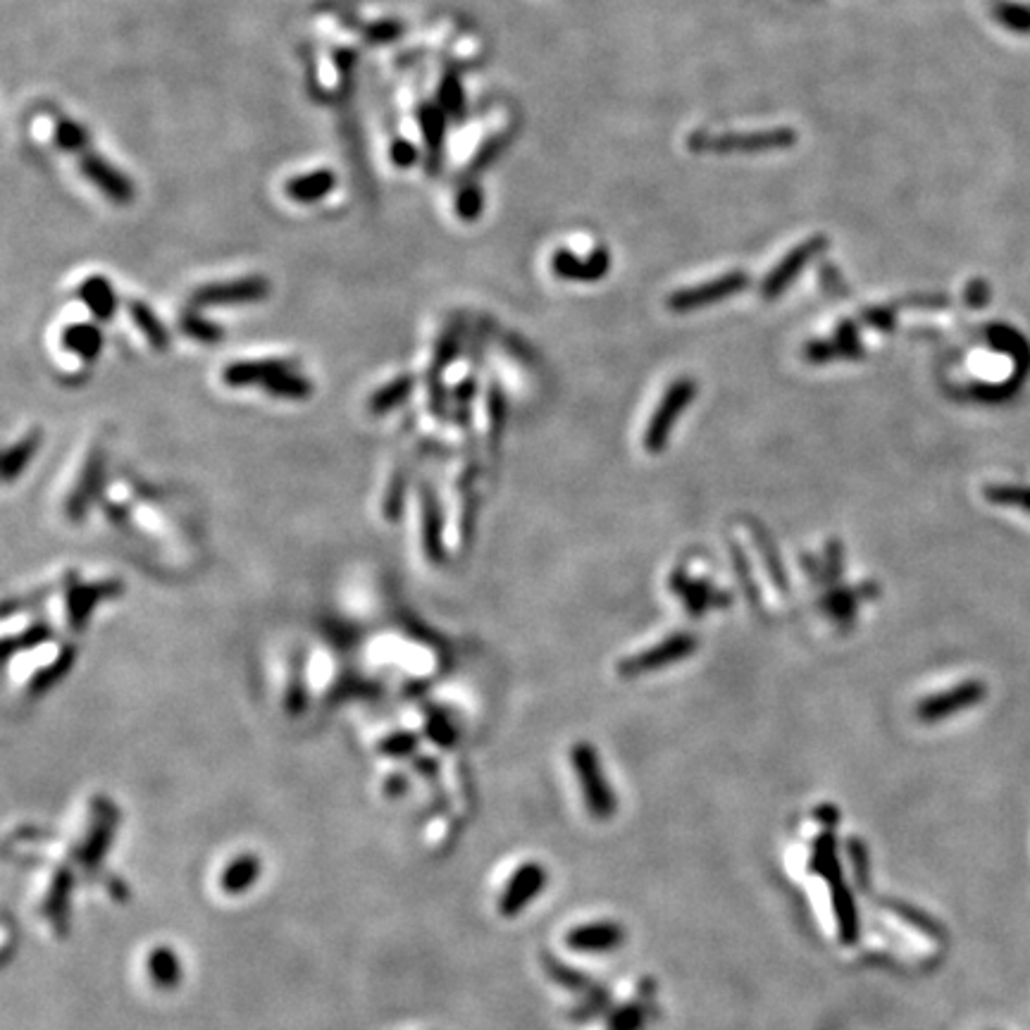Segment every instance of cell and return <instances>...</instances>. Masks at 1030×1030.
<instances>
[{
	"label": "cell",
	"mask_w": 1030,
	"mask_h": 1030,
	"mask_svg": "<svg viewBox=\"0 0 1030 1030\" xmlns=\"http://www.w3.org/2000/svg\"><path fill=\"white\" fill-rule=\"evenodd\" d=\"M735 566H737V573H740L742 585H747V594H749V599H752L754 604H756V599H759V594H756V587H754L752 577H749V566H747V561H744V558H742V551H740V549H735Z\"/></svg>",
	"instance_id": "42"
},
{
	"label": "cell",
	"mask_w": 1030,
	"mask_h": 1030,
	"mask_svg": "<svg viewBox=\"0 0 1030 1030\" xmlns=\"http://www.w3.org/2000/svg\"><path fill=\"white\" fill-rule=\"evenodd\" d=\"M58 136H60V144H62V146H70V148H74V146L79 148V146L84 144V139H86L82 129H79L77 124H70V122L62 124V127H60V134H58Z\"/></svg>",
	"instance_id": "41"
},
{
	"label": "cell",
	"mask_w": 1030,
	"mask_h": 1030,
	"mask_svg": "<svg viewBox=\"0 0 1030 1030\" xmlns=\"http://www.w3.org/2000/svg\"><path fill=\"white\" fill-rule=\"evenodd\" d=\"M697 396V380L694 377H678L666 394L661 396V403L656 406L654 415H651L647 430H644L642 444L649 454H659V451L666 449L670 432H673L675 423H678L680 413L685 408H690V403Z\"/></svg>",
	"instance_id": "2"
},
{
	"label": "cell",
	"mask_w": 1030,
	"mask_h": 1030,
	"mask_svg": "<svg viewBox=\"0 0 1030 1030\" xmlns=\"http://www.w3.org/2000/svg\"><path fill=\"white\" fill-rule=\"evenodd\" d=\"M985 694H988L985 682L966 680V682H961V685L952 687V690L940 692V694H930V697L923 699L921 704H918L916 716L921 718L923 723L942 721V718H949V716H954V713H961V711L971 709V706L980 704V701L985 699Z\"/></svg>",
	"instance_id": "4"
},
{
	"label": "cell",
	"mask_w": 1030,
	"mask_h": 1030,
	"mask_svg": "<svg viewBox=\"0 0 1030 1030\" xmlns=\"http://www.w3.org/2000/svg\"><path fill=\"white\" fill-rule=\"evenodd\" d=\"M284 361H237L229 363L225 370H222V382L227 387L239 389V387H260L272 372L282 368Z\"/></svg>",
	"instance_id": "14"
},
{
	"label": "cell",
	"mask_w": 1030,
	"mask_h": 1030,
	"mask_svg": "<svg viewBox=\"0 0 1030 1030\" xmlns=\"http://www.w3.org/2000/svg\"><path fill=\"white\" fill-rule=\"evenodd\" d=\"M103 463H105V458H103L101 449H93L89 458H86L82 473H79V477H77V485H74L70 499H67V504H65V513L72 523H79V520L84 518L86 508H89L91 499L96 496L98 487H101Z\"/></svg>",
	"instance_id": "8"
},
{
	"label": "cell",
	"mask_w": 1030,
	"mask_h": 1030,
	"mask_svg": "<svg viewBox=\"0 0 1030 1030\" xmlns=\"http://www.w3.org/2000/svg\"><path fill=\"white\" fill-rule=\"evenodd\" d=\"M406 489H408V470H396L392 482H389L387 492H384V501H382V513L384 518L387 520H399L401 518V511H403V499H406Z\"/></svg>",
	"instance_id": "27"
},
{
	"label": "cell",
	"mask_w": 1030,
	"mask_h": 1030,
	"mask_svg": "<svg viewBox=\"0 0 1030 1030\" xmlns=\"http://www.w3.org/2000/svg\"><path fill=\"white\" fill-rule=\"evenodd\" d=\"M51 637V628H48L46 623H39V625H31V628H27L22 632V635L17 637H10L8 642H5L3 647V656L8 659V656L12 654V651H24V649H34L36 644L46 642V639Z\"/></svg>",
	"instance_id": "30"
},
{
	"label": "cell",
	"mask_w": 1030,
	"mask_h": 1030,
	"mask_svg": "<svg viewBox=\"0 0 1030 1030\" xmlns=\"http://www.w3.org/2000/svg\"><path fill=\"white\" fill-rule=\"evenodd\" d=\"M1002 22H1007L1009 27H1014L1016 31H1030V10L1028 8H1016V5H1011V8H1002Z\"/></svg>",
	"instance_id": "39"
},
{
	"label": "cell",
	"mask_w": 1030,
	"mask_h": 1030,
	"mask_svg": "<svg viewBox=\"0 0 1030 1030\" xmlns=\"http://www.w3.org/2000/svg\"><path fill=\"white\" fill-rule=\"evenodd\" d=\"M990 341L995 349L1009 353L1021 370L1030 368V346L1026 344V339H1023L1019 332L997 325L990 330Z\"/></svg>",
	"instance_id": "22"
},
{
	"label": "cell",
	"mask_w": 1030,
	"mask_h": 1030,
	"mask_svg": "<svg viewBox=\"0 0 1030 1030\" xmlns=\"http://www.w3.org/2000/svg\"><path fill=\"white\" fill-rule=\"evenodd\" d=\"M570 761H573L577 780H580V790L589 814L599 818V821L611 818L618 811V799L613 787L606 783L597 749L589 742L575 744L573 752H570Z\"/></svg>",
	"instance_id": "1"
},
{
	"label": "cell",
	"mask_w": 1030,
	"mask_h": 1030,
	"mask_svg": "<svg viewBox=\"0 0 1030 1030\" xmlns=\"http://www.w3.org/2000/svg\"><path fill=\"white\" fill-rule=\"evenodd\" d=\"M65 344H67V349L79 353V356L93 358V356H98V351H101V332H98L96 327H86V325L72 327V330L65 334Z\"/></svg>",
	"instance_id": "28"
},
{
	"label": "cell",
	"mask_w": 1030,
	"mask_h": 1030,
	"mask_svg": "<svg viewBox=\"0 0 1030 1030\" xmlns=\"http://www.w3.org/2000/svg\"><path fill=\"white\" fill-rule=\"evenodd\" d=\"M892 909L899 911V914H902L904 921L914 923V926L921 928L923 933H928V938H940V935H942V928L938 926V923L930 921V918L923 916L921 911H914V909L904 907V904H892Z\"/></svg>",
	"instance_id": "37"
},
{
	"label": "cell",
	"mask_w": 1030,
	"mask_h": 1030,
	"mask_svg": "<svg viewBox=\"0 0 1030 1030\" xmlns=\"http://www.w3.org/2000/svg\"><path fill=\"white\" fill-rule=\"evenodd\" d=\"M985 499L997 506H1016L1030 513V487L1023 485H990L985 487Z\"/></svg>",
	"instance_id": "26"
},
{
	"label": "cell",
	"mask_w": 1030,
	"mask_h": 1030,
	"mask_svg": "<svg viewBox=\"0 0 1030 1030\" xmlns=\"http://www.w3.org/2000/svg\"><path fill=\"white\" fill-rule=\"evenodd\" d=\"M411 392H413V375L396 377V380H392L389 384H384V387H380L375 394H372L370 411L375 413V415L389 413V411H392V408L399 406V403L406 401L408 394H411Z\"/></svg>",
	"instance_id": "20"
},
{
	"label": "cell",
	"mask_w": 1030,
	"mask_h": 1030,
	"mask_svg": "<svg viewBox=\"0 0 1030 1030\" xmlns=\"http://www.w3.org/2000/svg\"><path fill=\"white\" fill-rule=\"evenodd\" d=\"M859 592H861V589H849V594H842V592L830 594V597L823 601L825 611H828L833 618H840V620L847 618V616H852L854 604L861 597H864V594H859Z\"/></svg>",
	"instance_id": "35"
},
{
	"label": "cell",
	"mask_w": 1030,
	"mask_h": 1030,
	"mask_svg": "<svg viewBox=\"0 0 1030 1030\" xmlns=\"http://www.w3.org/2000/svg\"><path fill=\"white\" fill-rule=\"evenodd\" d=\"M330 184H332V177L327 175V172L325 175L303 177V179H296V182H291L289 194L301 198V201H313V198L327 194Z\"/></svg>",
	"instance_id": "31"
},
{
	"label": "cell",
	"mask_w": 1030,
	"mask_h": 1030,
	"mask_svg": "<svg viewBox=\"0 0 1030 1030\" xmlns=\"http://www.w3.org/2000/svg\"><path fill=\"white\" fill-rule=\"evenodd\" d=\"M625 942V930L616 921H594V923H582L570 930L566 935V945L575 952L585 954H604V952H616L618 947H623Z\"/></svg>",
	"instance_id": "6"
},
{
	"label": "cell",
	"mask_w": 1030,
	"mask_h": 1030,
	"mask_svg": "<svg viewBox=\"0 0 1030 1030\" xmlns=\"http://www.w3.org/2000/svg\"><path fill=\"white\" fill-rule=\"evenodd\" d=\"M129 315H132L134 325L139 327V332L144 334L148 344H151V349L167 351V341L170 339H167L165 327L160 325V320L155 318V315L144 306V303H139V301L129 303Z\"/></svg>",
	"instance_id": "21"
},
{
	"label": "cell",
	"mask_w": 1030,
	"mask_h": 1030,
	"mask_svg": "<svg viewBox=\"0 0 1030 1030\" xmlns=\"http://www.w3.org/2000/svg\"><path fill=\"white\" fill-rule=\"evenodd\" d=\"M39 446H41V432L34 430V432L24 434L22 439H17V442L12 444L8 451H5V458H3L5 482H12L17 475L24 473V468L31 463V458H34L36 451H39Z\"/></svg>",
	"instance_id": "18"
},
{
	"label": "cell",
	"mask_w": 1030,
	"mask_h": 1030,
	"mask_svg": "<svg viewBox=\"0 0 1030 1030\" xmlns=\"http://www.w3.org/2000/svg\"><path fill=\"white\" fill-rule=\"evenodd\" d=\"M146 971L148 976L158 988L172 990L182 983V961H179L175 949L160 945L148 952L146 959Z\"/></svg>",
	"instance_id": "13"
},
{
	"label": "cell",
	"mask_w": 1030,
	"mask_h": 1030,
	"mask_svg": "<svg viewBox=\"0 0 1030 1030\" xmlns=\"http://www.w3.org/2000/svg\"><path fill=\"white\" fill-rule=\"evenodd\" d=\"M830 892H833V909L837 928H840V938L845 945H852L859 938V916H856L854 899L849 895L845 883H842V878L830 880Z\"/></svg>",
	"instance_id": "15"
},
{
	"label": "cell",
	"mask_w": 1030,
	"mask_h": 1030,
	"mask_svg": "<svg viewBox=\"0 0 1030 1030\" xmlns=\"http://www.w3.org/2000/svg\"><path fill=\"white\" fill-rule=\"evenodd\" d=\"M544 964H546V971H549V976L554 978L556 983L566 985V988L582 990V988H587V985H589V980H587L585 976H582L580 971L568 969V966H566V964H561V961H556V959H549V957H546V959H544Z\"/></svg>",
	"instance_id": "34"
},
{
	"label": "cell",
	"mask_w": 1030,
	"mask_h": 1030,
	"mask_svg": "<svg viewBox=\"0 0 1030 1030\" xmlns=\"http://www.w3.org/2000/svg\"><path fill=\"white\" fill-rule=\"evenodd\" d=\"M268 282L260 277H244L234 279V282L225 284H213V287H203L194 294L196 306H225V303H248V301H260L263 296H268Z\"/></svg>",
	"instance_id": "7"
},
{
	"label": "cell",
	"mask_w": 1030,
	"mask_h": 1030,
	"mask_svg": "<svg viewBox=\"0 0 1030 1030\" xmlns=\"http://www.w3.org/2000/svg\"><path fill=\"white\" fill-rule=\"evenodd\" d=\"M82 299L89 303V308L93 310V313H96V318H101V320L110 318V315H113L115 303H117L113 289H110V284L105 282V279H101V277H93V279H89V282L84 284Z\"/></svg>",
	"instance_id": "23"
},
{
	"label": "cell",
	"mask_w": 1030,
	"mask_h": 1030,
	"mask_svg": "<svg viewBox=\"0 0 1030 1030\" xmlns=\"http://www.w3.org/2000/svg\"><path fill=\"white\" fill-rule=\"evenodd\" d=\"M74 659H77V651H74V647H62L60 654L55 656V659L48 663L46 668H41L39 673L34 675V678H31L29 692L31 694H43V692L51 690L55 682L65 678L67 670L72 668Z\"/></svg>",
	"instance_id": "19"
},
{
	"label": "cell",
	"mask_w": 1030,
	"mask_h": 1030,
	"mask_svg": "<svg viewBox=\"0 0 1030 1030\" xmlns=\"http://www.w3.org/2000/svg\"><path fill=\"white\" fill-rule=\"evenodd\" d=\"M122 585L120 582L115 580H108V582H98V585H86V587H74L70 589V594H67V618H70V625L72 630H82V625L86 623V618H89L91 608L98 604L101 599H108V597H117L120 594Z\"/></svg>",
	"instance_id": "9"
},
{
	"label": "cell",
	"mask_w": 1030,
	"mask_h": 1030,
	"mask_svg": "<svg viewBox=\"0 0 1030 1030\" xmlns=\"http://www.w3.org/2000/svg\"><path fill=\"white\" fill-rule=\"evenodd\" d=\"M740 287H742V277L721 279V282H713V284H709V287H701V289H694V291H682V294H675L673 299H670V308H675V310L701 308V306H704V303H711V301L723 299V296H730L732 291H737Z\"/></svg>",
	"instance_id": "17"
},
{
	"label": "cell",
	"mask_w": 1030,
	"mask_h": 1030,
	"mask_svg": "<svg viewBox=\"0 0 1030 1030\" xmlns=\"http://www.w3.org/2000/svg\"><path fill=\"white\" fill-rule=\"evenodd\" d=\"M84 170H86V175L93 179V182H98V184L103 186L105 194H110L113 198H120V201H124V198H129L127 182H124L120 175H115V172L110 170V167L105 165L103 160L89 158L84 163Z\"/></svg>",
	"instance_id": "24"
},
{
	"label": "cell",
	"mask_w": 1030,
	"mask_h": 1030,
	"mask_svg": "<svg viewBox=\"0 0 1030 1030\" xmlns=\"http://www.w3.org/2000/svg\"><path fill=\"white\" fill-rule=\"evenodd\" d=\"M420 532H423L425 556L430 558L432 563H442L444 561L442 511H439V504H437V499H434L430 487H423V525H420Z\"/></svg>",
	"instance_id": "12"
},
{
	"label": "cell",
	"mask_w": 1030,
	"mask_h": 1030,
	"mask_svg": "<svg viewBox=\"0 0 1030 1030\" xmlns=\"http://www.w3.org/2000/svg\"><path fill=\"white\" fill-rule=\"evenodd\" d=\"M647 1021V1014L639 1004H632V1007H623L616 1011L611 1019V1030H639Z\"/></svg>",
	"instance_id": "36"
},
{
	"label": "cell",
	"mask_w": 1030,
	"mask_h": 1030,
	"mask_svg": "<svg viewBox=\"0 0 1030 1030\" xmlns=\"http://www.w3.org/2000/svg\"><path fill=\"white\" fill-rule=\"evenodd\" d=\"M546 871L542 864H523L518 871L513 873V878L508 880L504 895H501L499 911L504 916H515L520 914L532 899H537L539 892L546 887Z\"/></svg>",
	"instance_id": "5"
},
{
	"label": "cell",
	"mask_w": 1030,
	"mask_h": 1030,
	"mask_svg": "<svg viewBox=\"0 0 1030 1030\" xmlns=\"http://www.w3.org/2000/svg\"><path fill=\"white\" fill-rule=\"evenodd\" d=\"M752 532H754V539L756 544H759L761 549V558L766 561L768 566V573H771V580L778 585V589H783V592H787V575H785V566H780V558H778V551H775V546L771 542V537L766 535V530H761L759 525L752 523Z\"/></svg>",
	"instance_id": "25"
},
{
	"label": "cell",
	"mask_w": 1030,
	"mask_h": 1030,
	"mask_svg": "<svg viewBox=\"0 0 1030 1030\" xmlns=\"http://www.w3.org/2000/svg\"><path fill=\"white\" fill-rule=\"evenodd\" d=\"M260 387H263L265 392H270L272 396H279V399H291V401L308 399V396L313 394L310 382L306 380V377H301L299 372H294V368H291L289 363H284L277 372H272V375L263 384H260Z\"/></svg>",
	"instance_id": "16"
},
{
	"label": "cell",
	"mask_w": 1030,
	"mask_h": 1030,
	"mask_svg": "<svg viewBox=\"0 0 1030 1030\" xmlns=\"http://www.w3.org/2000/svg\"><path fill=\"white\" fill-rule=\"evenodd\" d=\"M670 587H673V592L678 594L682 601H685V606L690 608L694 616H699V613L704 611V608L730 604L728 594H723V592H718V589H713L709 582L690 580V577H685V575H680V573L673 575V580H670Z\"/></svg>",
	"instance_id": "10"
},
{
	"label": "cell",
	"mask_w": 1030,
	"mask_h": 1030,
	"mask_svg": "<svg viewBox=\"0 0 1030 1030\" xmlns=\"http://www.w3.org/2000/svg\"><path fill=\"white\" fill-rule=\"evenodd\" d=\"M260 878V859L256 854H239L237 859L229 861L220 873V887L227 895L237 897L251 890Z\"/></svg>",
	"instance_id": "11"
},
{
	"label": "cell",
	"mask_w": 1030,
	"mask_h": 1030,
	"mask_svg": "<svg viewBox=\"0 0 1030 1030\" xmlns=\"http://www.w3.org/2000/svg\"><path fill=\"white\" fill-rule=\"evenodd\" d=\"M814 868L816 871H821L823 876H828V880L842 878L840 861H837V854H835V842L830 835L818 837L816 852H814Z\"/></svg>",
	"instance_id": "29"
},
{
	"label": "cell",
	"mask_w": 1030,
	"mask_h": 1030,
	"mask_svg": "<svg viewBox=\"0 0 1030 1030\" xmlns=\"http://www.w3.org/2000/svg\"><path fill=\"white\" fill-rule=\"evenodd\" d=\"M854 341H842L840 344L837 341H828V344H811L809 349H806V358H811V361H830V358L835 356H856V353H861L859 346H852Z\"/></svg>",
	"instance_id": "33"
},
{
	"label": "cell",
	"mask_w": 1030,
	"mask_h": 1030,
	"mask_svg": "<svg viewBox=\"0 0 1030 1030\" xmlns=\"http://www.w3.org/2000/svg\"><path fill=\"white\" fill-rule=\"evenodd\" d=\"M413 749H415V737L408 735V732H399V735L389 737V740L382 744V752L392 754V756H406V754H411Z\"/></svg>",
	"instance_id": "38"
},
{
	"label": "cell",
	"mask_w": 1030,
	"mask_h": 1030,
	"mask_svg": "<svg viewBox=\"0 0 1030 1030\" xmlns=\"http://www.w3.org/2000/svg\"><path fill=\"white\" fill-rule=\"evenodd\" d=\"M489 415H492V437H499L501 425H504V403H501L499 389H492L489 394Z\"/></svg>",
	"instance_id": "40"
},
{
	"label": "cell",
	"mask_w": 1030,
	"mask_h": 1030,
	"mask_svg": "<svg viewBox=\"0 0 1030 1030\" xmlns=\"http://www.w3.org/2000/svg\"><path fill=\"white\" fill-rule=\"evenodd\" d=\"M697 637L687 635V632H680V635H673L663 642L654 644L651 649L639 651L635 656H628L618 663V673L623 678H639V675L656 673L663 666H670V663H678L687 656H692L697 651Z\"/></svg>",
	"instance_id": "3"
},
{
	"label": "cell",
	"mask_w": 1030,
	"mask_h": 1030,
	"mask_svg": "<svg viewBox=\"0 0 1030 1030\" xmlns=\"http://www.w3.org/2000/svg\"><path fill=\"white\" fill-rule=\"evenodd\" d=\"M182 330L189 334L191 339L203 341V344H217V341L222 339V330H217L213 322L198 318V315H184Z\"/></svg>",
	"instance_id": "32"
}]
</instances>
